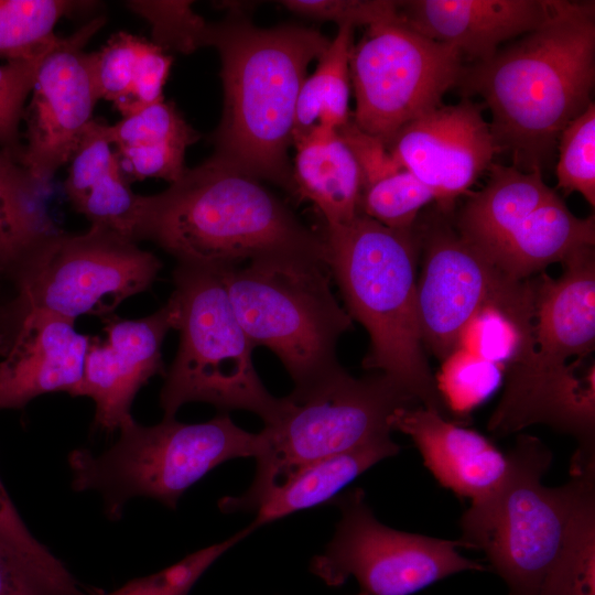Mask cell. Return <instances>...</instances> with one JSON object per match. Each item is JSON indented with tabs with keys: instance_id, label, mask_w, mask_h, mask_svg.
I'll return each instance as SVG.
<instances>
[{
	"instance_id": "2e32d148",
	"label": "cell",
	"mask_w": 595,
	"mask_h": 595,
	"mask_svg": "<svg viewBox=\"0 0 595 595\" xmlns=\"http://www.w3.org/2000/svg\"><path fill=\"white\" fill-rule=\"evenodd\" d=\"M106 338L90 337L77 396L96 403L95 425L112 432L131 419L132 401L150 378L165 375L161 347L174 329L172 301L154 313L121 318L113 313L101 317Z\"/></svg>"
},
{
	"instance_id": "4dcf8cb0",
	"label": "cell",
	"mask_w": 595,
	"mask_h": 595,
	"mask_svg": "<svg viewBox=\"0 0 595 595\" xmlns=\"http://www.w3.org/2000/svg\"><path fill=\"white\" fill-rule=\"evenodd\" d=\"M539 595H595V487L581 499Z\"/></svg>"
},
{
	"instance_id": "83f0119b",
	"label": "cell",
	"mask_w": 595,
	"mask_h": 595,
	"mask_svg": "<svg viewBox=\"0 0 595 595\" xmlns=\"http://www.w3.org/2000/svg\"><path fill=\"white\" fill-rule=\"evenodd\" d=\"M359 213L386 227H412L422 208L434 203L432 192L402 167L386 149H375L359 161Z\"/></svg>"
},
{
	"instance_id": "3957f363",
	"label": "cell",
	"mask_w": 595,
	"mask_h": 595,
	"mask_svg": "<svg viewBox=\"0 0 595 595\" xmlns=\"http://www.w3.org/2000/svg\"><path fill=\"white\" fill-rule=\"evenodd\" d=\"M152 240L177 263L215 270L274 253L326 261L321 235L307 228L260 180L212 156L165 191L142 196L136 241Z\"/></svg>"
},
{
	"instance_id": "ab89813d",
	"label": "cell",
	"mask_w": 595,
	"mask_h": 595,
	"mask_svg": "<svg viewBox=\"0 0 595 595\" xmlns=\"http://www.w3.org/2000/svg\"><path fill=\"white\" fill-rule=\"evenodd\" d=\"M0 542L41 572L64 583H77L75 576L29 531L0 480Z\"/></svg>"
},
{
	"instance_id": "8d00e7d4",
	"label": "cell",
	"mask_w": 595,
	"mask_h": 595,
	"mask_svg": "<svg viewBox=\"0 0 595 595\" xmlns=\"http://www.w3.org/2000/svg\"><path fill=\"white\" fill-rule=\"evenodd\" d=\"M141 37L119 31L99 51L89 53L99 99L118 110L128 99Z\"/></svg>"
},
{
	"instance_id": "cb8c5ba5",
	"label": "cell",
	"mask_w": 595,
	"mask_h": 595,
	"mask_svg": "<svg viewBox=\"0 0 595 595\" xmlns=\"http://www.w3.org/2000/svg\"><path fill=\"white\" fill-rule=\"evenodd\" d=\"M488 172L487 184L467 199L453 225L490 260L521 221L556 191L547 185L541 171L493 163Z\"/></svg>"
},
{
	"instance_id": "9a60e30c",
	"label": "cell",
	"mask_w": 595,
	"mask_h": 595,
	"mask_svg": "<svg viewBox=\"0 0 595 595\" xmlns=\"http://www.w3.org/2000/svg\"><path fill=\"white\" fill-rule=\"evenodd\" d=\"M484 104L468 97L440 105L403 126L386 144L399 164L433 194L436 208L453 213L455 201L489 171L499 154Z\"/></svg>"
},
{
	"instance_id": "44dd1931",
	"label": "cell",
	"mask_w": 595,
	"mask_h": 595,
	"mask_svg": "<svg viewBox=\"0 0 595 595\" xmlns=\"http://www.w3.org/2000/svg\"><path fill=\"white\" fill-rule=\"evenodd\" d=\"M391 430L411 437L436 480L472 504L493 495L502 483L508 457L484 435L462 428L420 404L397 409Z\"/></svg>"
},
{
	"instance_id": "ee69618b",
	"label": "cell",
	"mask_w": 595,
	"mask_h": 595,
	"mask_svg": "<svg viewBox=\"0 0 595 595\" xmlns=\"http://www.w3.org/2000/svg\"><path fill=\"white\" fill-rule=\"evenodd\" d=\"M355 595H367V594L364 593V592H361V591H359V592H358L357 594H355Z\"/></svg>"
},
{
	"instance_id": "60d3db41",
	"label": "cell",
	"mask_w": 595,
	"mask_h": 595,
	"mask_svg": "<svg viewBox=\"0 0 595 595\" xmlns=\"http://www.w3.org/2000/svg\"><path fill=\"white\" fill-rule=\"evenodd\" d=\"M102 592L80 582H61L0 542V595H101Z\"/></svg>"
},
{
	"instance_id": "484cf974",
	"label": "cell",
	"mask_w": 595,
	"mask_h": 595,
	"mask_svg": "<svg viewBox=\"0 0 595 595\" xmlns=\"http://www.w3.org/2000/svg\"><path fill=\"white\" fill-rule=\"evenodd\" d=\"M400 448L386 437L301 467L268 494L250 526L256 530L296 511L331 504L359 475L396 456Z\"/></svg>"
},
{
	"instance_id": "5b68a950",
	"label": "cell",
	"mask_w": 595,
	"mask_h": 595,
	"mask_svg": "<svg viewBox=\"0 0 595 595\" xmlns=\"http://www.w3.org/2000/svg\"><path fill=\"white\" fill-rule=\"evenodd\" d=\"M217 271L249 340L278 356L294 391L342 368L336 344L353 318L332 292L324 259L274 253Z\"/></svg>"
},
{
	"instance_id": "d6a6232c",
	"label": "cell",
	"mask_w": 595,
	"mask_h": 595,
	"mask_svg": "<svg viewBox=\"0 0 595 595\" xmlns=\"http://www.w3.org/2000/svg\"><path fill=\"white\" fill-rule=\"evenodd\" d=\"M108 134L116 149L164 144L188 148L201 138L175 104L164 98L108 126Z\"/></svg>"
},
{
	"instance_id": "e0dca14e",
	"label": "cell",
	"mask_w": 595,
	"mask_h": 595,
	"mask_svg": "<svg viewBox=\"0 0 595 595\" xmlns=\"http://www.w3.org/2000/svg\"><path fill=\"white\" fill-rule=\"evenodd\" d=\"M90 337L43 311L0 318V410L21 409L47 392L76 397Z\"/></svg>"
},
{
	"instance_id": "5bb4252c",
	"label": "cell",
	"mask_w": 595,
	"mask_h": 595,
	"mask_svg": "<svg viewBox=\"0 0 595 595\" xmlns=\"http://www.w3.org/2000/svg\"><path fill=\"white\" fill-rule=\"evenodd\" d=\"M97 17L67 37H58L42 56L29 106L24 109L26 145L18 162L42 186L69 159L99 100L88 40L105 24Z\"/></svg>"
},
{
	"instance_id": "b9f144b4",
	"label": "cell",
	"mask_w": 595,
	"mask_h": 595,
	"mask_svg": "<svg viewBox=\"0 0 595 595\" xmlns=\"http://www.w3.org/2000/svg\"><path fill=\"white\" fill-rule=\"evenodd\" d=\"M186 149L181 144L141 145L116 149L115 156L119 172L129 184L148 177L172 184L187 170L184 163Z\"/></svg>"
},
{
	"instance_id": "ac0fdd59",
	"label": "cell",
	"mask_w": 595,
	"mask_h": 595,
	"mask_svg": "<svg viewBox=\"0 0 595 595\" xmlns=\"http://www.w3.org/2000/svg\"><path fill=\"white\" fill-rule=\"evenodd\" d=\"M536 423L575 437L571 474L595 466V368L584 358L560 369L506 378L488 430L502 436Z\"/></svg>"
},
{
	"instance_id": "ffe728a7",
	"label": "cell",
	"mask_w": 595,
	"mask_h": 595,
	"mask_svg": "<svg viewBox=\"0 0 595 595\" xmlns=\"http://www.w3.org/2000/svg\"><path fill=\"white\" fill-rule=\"evenodd\" d=\"M555 0L399 1L400 18L420 34L450 45L476 63L491 60L508 41L539 28Z\"/></svg>"
},
{
	"instance_id": "8fae6325",
	"label": "cell",
	"mask_w": 595,
	"mask_h": 595,
	"mask_svg": "<svg viewBox=\"0 0 595 595\" xmlns=\"http://www.w3.org/2000/svg\"><path fill=\"white\" fill-rule=\"evenodd\" d=\"M454 47L410 28L400 14L366 28L350 55V119L387 144L407 123L442 105L464 71Z\"/></svg>"
},
{
	"instance_id": "d4e9b609",
	"label": "cell",
	"mask_w": 595,
	"mask_h": 595,
	"mask_svg": "<svg viewBox=\"0 0 595 595\" xmlns=\"http://www.w3.org/2000/svg\"><path fill=\"white\" fill-rule=\"evenodd\" d=\"M595 244V218L573 215L558 193L530 213L490 261L518 280L529 279L572 251Z\"/></svg>"
},
{
	"instance_id": "9c48e42d",
	"label": "cell",
	"mask_w": 595,
	"mask_h": 595,
	"mask_svg": "<svg viewBox=\"0 0 595 595\" xmlns=\"http://www.w3.org/2000/svg\"><path fill=\"white\" fill-rule=\"evenodd\" d=\"M119 430V441L101 455L75 450L68 456L73 488L100 491L116 517L134 496L175 509L185 490L208 472L232 458H255L259 445L258 433L239 428L226 412L195 424L164 418L143 426L131 418Z\"/></svg>"
},
{
	"instance_id": "7a4b0ae2",
	"label": "cell",
	"mask_w": 595,
	"mask_h": 595,
	"mask_svg": "<svg viewBox=\"0 0 595 595\" xmlns=\"http://www.w3.org/2000/svg\"><path fill=\"white\" fill-rule=\"evenodd\" d=\"M331 40L294 24L255 25L230 12L208 23L204 46L220 57L224 107L212 140L218 162L294 195L289 148L307 67Z\"/></svg>"
},
{
	"instance_id": "74e56055",
	"label": "cell",
	"mask_w": 595,
	"mask_h": 595,
	"mask_svg": "<svg viewBox=\"0 0 595 595\" xmlns=\"http://www.w3.org/2000/svg\"><path fill=\"white\" fill-rule=\"evenodd\" d=\"M44 53L0 65V150L17 162L23 149L19 142V126L24 113V102L34 86Z\"/></svg>"
},
{
	"instance_id": "1f68e13d",
	"label": "cell",
	"mask_w": 595,
	"mask_h": 595,
	"mask_svg": "<svg viewBox=\"0 0 595 595\" xmlns=\"http://www.w3.org/2000/svg\"><path fill=\"white\" fill-rule=\"evenodd\" d=\"M442 361L435 380L452 414H466L488 399L502 382L501 366L462 348H456Z\"/></svg>"
},
{
	"instance_id": "d590c367",
	"label": "cell",
	"mask_w": 595,
	"mask_h": 595,
	"mask_svg": "<svg viewBox=\"0 0 595 595\" xmlns=\"http://www.w3.org/2000/svg\"><path fill=\"white\" fill-rule=\"evenodd\" d=\"M248 526L227 540L188 555L180 563L150 576L131 581L102 595H187L201 575L223 553L253 532Z\"/></svg>"
},
{
	"instance_id": "f35d334b",
	"label": "cell",
	"mask_w": 595,
	"mask_h": 595,
	"mask_svg": "<svg viewBox=\"0 0 595 595\" xmlns=\"http://www.w3.org/2000/svg\"><path fill=\"white\" fill-rule=\"evenodd\" d=\"M291 12L307 19L340 25L369 26L399 15V1L391 0H285Z\"/></svg>"
},
{
	"instance_id": "8992f818",
	"label": "cell",
	"mask_w": 595,
	"mask_h": 595,
	"mask_svg": "<svg viewBox=\"0 0 595 595\" xmlns=\"http://www.w3.org/2000/svg\"><path fill=\"white\" fill-rule=\"evenodd\" d=\"M507 457L508 469L497 490L470 504L461 517L457 541L485 552L508 595H539L581 499L595 487V467L571 474L562 486H544L552 453L527 434L517 439Z\"/></svg>"
},
{
	"instance_id": "d6986e66",
	"label": "cell",
	"mask_w": 595,
	"mask_h": 595,
	"mask_svg": "<svg viewBox=\"0 0 595 595\" xmlns=\"http://www.w3.org/2000/svg\"><path fill=\"white\" fill-rule=\"evenodd\" d=\"M558 279H536L534 349L507 369L544 374L562 368L571 357L585 358L595 345L594 246L572 251Z\"/></svg>"
},
{
	"instance_id": "4fadbf2b",
	"label": "cell",
	"mask_w": 595,
	"mask_h": 595,
	"mask_svg": "<svg viewBox=\"0 0 595 595\" xmlns=\"http://www.w3.org/2000/svg\"><path fill=\"white\" fill-rule=\"evenodd\" d=\"M451 216L435 207L416 219L423 253L416 282L421 338L441 360L455 350L463 327L477 311L512 299L528 280L498 269L462 238Z\"/></svg>"
},
{
	"instance_id": "52a82bcc",
	"label": "cell",
	"mask_w": 595,
	"mask_h": 595,
	"mask_svg": "<svg viewBox=\"0 0 595 595\" xmlns=\"http://www.w3.org/2000/svg\"><path fill=\"white\" fill-rule=\"evenodd\" d=\"M419 402L382 374L355 378L343 368L282 398L275 420L258 433L256 474L240 496L218 501L223 512L257 511L268 494L301 467L390 437V418Z\"/></svg>"
},
{
	"instance_id": "6da1fadb",
	"label": "cell",
	"mask_w": 595,
	"mask_h": 595,
	"mask_svg": "<svg viewBox=\"0 0 595 595\" xmlns=\"http://www.w3.org/2000/svg\"><path fill=\"white\" fill-rule=\"evenodd\" d=\"M594 84L595 2L567 0L488 62L464 67L458 83L484 100L499 153L524 172L552 164L561 132L593 102Z\"/></svg>"
},
{
	"instance_id": "277c9868",
	"label": "cell",
	"mask_w": 595,
	"mask_h": 595,
	"mask_svg": "<svg viewBox=\"0 0 595 595\" xmlns=\"http://www.w3.org/2000/svg\"><path fill=\"white\" fill-rule=\"evenodd\" d=\"M321 236L345 310L369 335L364 368L385 375L419 404L447 419L421 338L416 221L393 229L359 213L345 224L325 225Z\"/></svg>"
},
{
	"instance_id": "7c38bea8",
	"label": "cell",
	"mask_w": 595,
	"mask_h": 595,
	"mask_svg": "<svg viewBox=\"0 0 595 595\" xmlns=\"http://www.w3.org/2000/svg\"><path fill=\"white\" fill-rule=\"evenodd\" d=\"M340 511L332 540L310 562V571L331 587L354 577L367 595H412L464 571H487L463 556L459 542L396 530L381 523L361 488L334 498Z\"/></svg>"
},
{
	"instance_id": "603a6c76",
	"label": "cell",
	"mask_w": 595,
	"mask_h": 595,
	"mask_svg": "<svg viewBox=\"0 0 595 595\" xmlns=\"http://www.w3.org/2000/svg\"><path fill=\"white\" fill-rule=\"evenodd\" d=\"M292 147L294 196L313 203L327 226L355 218L359 214L361 174L339 132L314 125L293 131Z\"/></svg>"
},
{
	"instance_id": "f1b7e54d",
	"label": "cell",
	"mask_w": 595,
	"mask_h": 595,
	"mask_svg": "<svg viewBox=\"0 0 595 595\" xmlns=\"http://www.w3.org/2000/svg\"><path fill=\"white\" fill-rule=\"evenodd\" d=\"M354 30L350 25L337 26L335 36L317 60L315 71L304 79L293 131H303L314 125L337 130L350 120L349 64Z\"/></svg>"
},
{
	"instance_id": "4316f807",
	"label": "cell",
	"mask_w": 595,
	"mask_h": 595,
	"mask_svg": "<svg viewBox=\"0 0 595 595\" xmlns=\"http://www.w3.org/2000/svg\"><path fill=\"white\" fill-rule=\"evenodd\" d=\"M30 173L0 150V279H11L28 255L51 232Z\"/></svg>"
},
{
	"instance_id": "7402d4cb",
	"label": "cell",
	"mask_w": 595,
	"mask_h": 595,
	"mask_svg": "<svg viewBox=\"0 0 595 595\" xmlns=\"http://www.w3.org/2000/svg\"><path fill=\"white\" fill-rule=\"evenodd\" d=\"M108 126L95 119L89 122L69 159L64 190L90 225L136 241L142 196L132 192L119 172Z\"/></svg>"
},
{
	"instance_id": "836d02e7",
	"label": "cell",
	"mask_w": 595,
	"mask_h": 595,
	"mask_svg": "<svg viewBox=\"0 0 595 595\" xmlns=\"http://www.w3.org/2000/svg\"><path fill=\"white\" fill-rule=\"evenodd\" d=\"M555 166L558 188L577 192L595 206V104L571 121L561 132Z\"/></svg>"
},
{
	"instance_id": "f546056e",
	"label": "cell",
	"mask_w": 595,
	"mask_h": 595,
	"mask_svg": "<svg viewBox=\"0 0 595 595\" xmlns=\"http://www.w3.org/2000/svg\"><path fill=\"white\" fill-rule=\"evenodd\" d=\"M91 7L66 0H0V58H31L43 54L57 39L61 18Z\"/></svg>"
},
{
	"instance_id": "ba28073f",
	"label": "cell",
	"mask_w": 595,
	"mask_h": 595,
	"mask_svg": "<svg viewBox=\"0 0 595 595\" xmlns=\"http://www.w3.org/2000/svg\"><path fill=\"white\" fill-rule=\"evenodd\" d=\"M170 296L180 333L175 358L160 393L164 418L188 402L223 412L246 410L264 424L275 420L282 398L262 383L252 361L253 345L239 324L217 270L177 263Z\"/></svg>"
},
{
	"instance_id": "e575fe53",
	"label": "cell",
	"mask_w": 595,
	"mask_h": 595,
	"mask_svg": "<svg viewBox=\"0 0 595 595\" xmlns=\"http://www.w3.org/2000/svg\"><path fill=\"white\" fill-rule=\"evenodd\" d=\"M127 7L152 25L153 43L190 54L204 46L208 23L192 10L191 1H128Z\"/></svg>"
},
{
	"instance_id": "30bf717a",
	"label": "cell",
	"mask_w": 595,
	"mask_h": 595,
	"mask_svg": "<svg viewBox=\"0 0 595 595\" xmlns=\"http://www.w3.org/2000/svg\"><path fill=\"white\" fill-rule=\"evenodd\" d=\"M162 263L138 242L90 225L80 234L53 231L13 273L15 298L0 318L43 311L75 322L104 317L125 300L151 288Z\"/></svg>"
},
{
	"instance_id": "7bdbcfd3",
	"label": "cell",
	"mask_w": 595,
	"mask_h": 595,
	"mask_svg": "<svg viewBox=\"0 0 595 595\" xmlns=\"http://www.w3.org/2000/svg\"><path fill=\"white\" fill-rule=\"evenodd\" d=\"M172 63L173 57L163 48L141 37L131 91L118 111L126 117L163 99Z\"/></svg>"
}]
</instances>
